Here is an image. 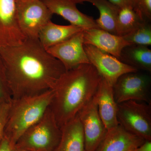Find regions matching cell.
Masks as SVG:
<instances>
[{
  "label": "cell",
  "mask_w": 151,
  "mask_h": 151,
  "mask_svg": "<svg viewBox=\"0 0 151 151\" xmlns=\"http://www.w3.org/2000/svg\"><path fill=\"white\" fill-rule=\"evenodd\" d=\"M14 151H32L25 148H23L18 147H16L15 146V150Z\"/></svg>",
  "instance_id": "cell-28"
},
{
  "label": "cell",
  "mask_w": 151,
  "mask_h": 151,
  "mask_svg": "<svg viewBox=\"0 0 151 151\" xmlns=\"http://www.w3.org/2000/svg\"><path fill=\"white\" fill-rule=\"evenodd\" d=\"M119 60L139 71L151 72V50L148 46L128 45L122 50Z\"/></svg>",
  "instance_id": "cell-18"
},
{
  "label": "cell",
  "mask_w": 151,
  "mask_h": 151,
  "mask_svg": "<svg viewBox=\"0 0 151 151\" xmlns=\"http://www.w3.org/2000/svg\"><path fill=\"white\" fill-rule=\"evenodd\" d=\"M15 146V145L4 135L0 144V151H14Z\"/></svg>",
  "instance_id": "cell-26"
},
{
  "label": "cell",
  "mask_w": 151,
  "mask_h": 151,
  "mask_svg": "<svg viewBox=\"0 0 151 151\" xmlns=\"http://www.w3.org/2000/svg\"><path fill=\"white\" fill-rule=\"evenodd\" d=\"M19 26L27 38L38 39L41 30L51 21L52 13L42 0H16Z\"/></svg>",
  "instance_id": "cell-6"
},
{
  "label": "cell",
  "mask_w": 151,
  "mask_h": 151,
  "mask_svg": "<svg viewBox=\"0 0 151 151\" xmlns=\"http://www.w3.org/2000/svg\"><path fill=\"white\" fill-rule=\"evenodd\" d=\"M102 77L90 63L65 70L53 88L49 109L60 128L94 97Z\"/></svg>",
  "instance_id": "cell-2"
},
{
  "label": "cell",
  "mask_w": 151,
  "mask_h": 151,
  "mask_svg": "<svg viewBox=\"0 0 151 151\" xmlns=\"http://www.w3.org/2000/svg\"><path fill=\"white\" fill-rule=\"evenodd\" d=\"M131 44L149 46L151 45V25L145 22L127 35L123 36Z\"/></svg>",
  "instance_id": "cell-21"
},
{
  "label": "cell",
  "mask_w": 151,
  "mask_h": 151,
  "mask_svg": "<svg viewBox=\"0 0 151 151\" xmlns=\"http://www.w3.org/2000/svg\"><path fill=\"white\" fill-rule=\"evenodd\" d=\"M61 133L48 108L42 118L22 135L15 146L32 151H52L59 142Z\"/></svg>",
  "instance_id": "cell-4"
},
{
  "label": "cell",
  "mask_w": 151,
  "mask_h": 151,
  "mask_svg": "<svg viewBox=\"0 0 151 151\" xmlns=\"http://www.w3.org/2000/svg\"><path fill=\"white\" fill-rule=\"evenodd\" d=\"M46 50L62 63L66 70L90 63L84 50L83 31Z\"/></svg>",
  "instance_id": "cell-10"
},
{
  "label": "cell",
  "mask_w": 151,
  "mask_h": 151,
  "mask_svg": "<svg viewBox=\"0 0 151 151\" xmlns=\"http://www.w3.org/2000/svg\"><path fill=\"white\" fill-rule=\"evenodd\" d=\"M151 77L145 73L129 72L121 76L113 86L117 104L130 101L151 103Z\"/></svg>",
  "instance_id": "cell-7"
},
{
  "label": "cell",
  "mask_w": 151,
  "mask_h": 151,
  "mask_svg": "<svg viewBox=\"0 0 151 151\" xmlns=\"http://www.w3.org/2000/svg\"><path fill=\"white\" fill-rule=\"evenodd\" d=\"M145 141L119 124L107 130L103 140L95 151H132Z\"/></svg>",
  "instance_id": "cell-14"
},
{
  "label": "cell",
  "mask_w": 151,
  "mask_h": 151,
  "mask_svg": "<svg viewBox=\"0 0 151 151\" xmlns=\"http://www.w3.org/2000/svg\"><path fill=\"white\" fill-rule=\"evenodd\" d=\"M78 116L83 129L84 151H95L108 130L100 118L94 97L79 111Z\"/></svg>",
  "instance_id": "cell-9"
},
{
  "label": "cell",
  "mask_w": 151,
  "mask_h": 151,
  "mask_svg": "<svg viewBox=\"0 0 151 151\" xmlns=\"http://www.w3.org/2000/svg\"><path fill=\"white\" fill-rule=\"evenodd\" d=\"M132 151H151V141L145 142Z\"/></svg>",
  "instance_id": "cell-27"
},
{
  "label": "cell",
  "mask_w": 151,
  "mask_h": 151,
  "mask_svg": "<svg viewBox=\"0 0 151 151\" xmlns=\"http://www.w3.org/2000/svg\"><path fill=\"white\" fill-rule=\"evenodd\" d=\"M84 30L73 25H60L51 21L41 30L38 40L45 50L67 40L71 37Z\"/></svg>",
  "instance_id": "cell-17"
},
{
  "label": "cell",
  "mask_w": 151,
  "mask_h": 151,
  "mask_svg": "<svg viewBox=\"0 0 151 151\" xmlns=\"http://www.w3.org/2000/svg\"><path fill=\"white\" fill-rule=\"evenodd\" d=\"M11 101L0 103V144L4 136L5 129L10 108Z\"/></svg>",
  "instance_id": "cell-24"
},
{
  "label": "cell",
  "mask_w": 151,
  "mask_h": 151,
  "mask_svg": "<svg viewBox=\"0 0 151 151\" xmlns=\"http://www.w3.org/2000/svg\"><path fill=\"white\" fill-rule=\"evenodd\" d=\"M94 97L99 115L107 130L119 125L118 104L114 98L113 86L102 78Z\"/></svg>",
  "instance_id": "cell-15"
},
{
  "label": "cell",
  "mask_w": 151,
  "mask_h": 151,
  "mask_svg": "<svg viewBox=\"0 0 151 151\" xmlns=\"http://www.w3.org/2000/svg\"><path fill=\"white\" fill-rule=\"evenodd\" d=\"M84 45H89L120 59L125 47L131 43L120 36L113 34L100 28L83 30Z\"/></svg>",
  "instance_id": "cell-13"
},
{
  "label": "cell",
  "mask_w": 151,
  "mask_h": 151,
  "mask_svg": "<svg viewBox=\"0 0 151 151\" xmlns=\"http://www.w3.org/2000/svg\"><path fill=\"white\" fill-rule=\"evenodd\" d=\"M26 38L19 26L16 0H0V47L18 45Z\"/></svg>",
  "instance_id": "cell-11"
},
{
  "label": "cell",
  "mask_w": 151,
  "mask_h": 151,
  "mask_svg": "<svg viewBox=\"0 0 151 151\" xmlns=\"http://www.w3.org/2000/svg\"><path fill=\"white\" fill-rule=\"evenodd\" d=\"M117 119L128 132L151 141V103L130 100L118 104Z\"/></svg>",
  "instance_id": "cell-5"
},
{
  "label": "cell",
  "mask_w": 151,
  "mask_h": 151,
  "mask_svg": "<svg viewBox=\"0 0 151 151\" xmlns=\"http://www.w3.org/2000/svg\"><path fill=\"white\" fill-rule=\"evenodd\" d=\"M61 129L60 140L52 151H84V134L78 114Z\"/></svg>",
  "instance_id": "cell-16"
},
{
  "label": "cell",
  "mask_w": 151,
  "mask_h": 151,
  "mask_svg": "<svg viewBox=\"0 0 151 151\" xmlns=\"http://www.w3.org/2000/svg\"><path fill=\"white\" fill-rule=\"evenodd\" d=\"M84 49L90 64L102 78L112 86L123 74L139 71L115 56L92 45L84 44Z\"/></svg>",
  "instance_id": "cell-8"
},
{
  "label": "cell",
  "mask_w": 151,
  "mask_h": 151,
  "mask_svg": "<svg viewBox=\"0 0 151 151\" xmlns=\"http://www.w3.org/2000/svg\"><path fill=\"white\" fill-rule=\"evenodd\" d=\"M12 94L6 75L5 68L0 56V103L11 102Z\"/></svg>",
  "instance_id": "cell-22"
},
{
  "label": "cell",
  "mask_w": 151,
  "mask_h": 151,
  "mask_svg": "<svg viewBox=\"0 0 151 151\" xmlns=\"http://www.w3.org/2000/svg\"><path fill=\"white\" fill-rule=\"evenodd\" d=\"M81 4L87 2L97 8L99 17L95 20L97 26L108 32L116 35V24L119 8L107 0H79Z\"/></svg>",
  "instance_id": "cell-19"
},
{
  "label": "cell",
  "mask_w": 151,
  "mask_h": 151,
  "mask_svg": "<svg viewBox=\"0 0 151 151\" xmlns=\"http://www.w3.org/2000/svg\"><path fill=\"white\" fill-rule=\"evenodd\" d=\"M119 8L132 7L135 8L137 0H107Z\"/></svg>",
  "instance_id": "cell-25"
},
{
  "label": "cell",
  "mask_w": 151,
  "mask_h": 151,
  "mask_svg": "<svg viewBox=\"0 0 151 151\" xmlns=\"http://www.w3.org/2000/svg\"><path fill=\"white\" fill-rule=\"evenodd\" d=\"M52 14L62 17L70 24L84 30L99 28L95 20L92 17L80 12L77 4H81L79 0H42Z\"/></svg>",
  "instance_id": "cell-12"
},
{
  "label": "cell",
  "mask_w": 151,
  "mask_h": 151,
  "mask_svg": "<svg viewBox=\"0 0 151 151\" xmlns=\"http://www.w3.org/2000/svg\"><path fill=\"white\" fill-rule=\"evenodd\" d=\"M145 22L147 21L134 8H119L116 20V35L122 37L127 35Z\"/></svg>",
  "instance_id": "cell-20"
},
{
  "label": "cell",
  "mask_w": 151,
  "mask_h": 151,
  "mask_svg": "<svg viewBox=\"0 0 151 151\" xmlns=\"http://www.w3.org/2000/svg\"><path fill=\"white\" fill-rule=\"evenodd\" d=\"M52 90L12 100L6 124V137L15 145L22 135L38 122L49 108Z\"/></svg>",
  "instance_id": "cell-3"
},
{
  "label": "cell",
  "mask_w": 151,
  "mask_h": 151,
  "mask_svg": "<svg viewBox=\"0 0 151 151\" xmlns=\"http://www.w3.org/2000/svg\"><path fill=\"white\" fill-rule=\"evenodd\" d=\"M145 20H151V0H137L134 9Z\"/></svg>",
  "instance_id": "cell-23"
},
{
  "label": "cell",
  "mask_w": 151,
  "mask_h": 151,
  "mask_svg": "<svg viewBox=\"0 0 151 151\" xmlns=\"http://www.w3.org/2000/svg\"><path fill=\"white\" fill-rule=\"evenodd\" d=\"M12 100L35 96L51 90L65 69L49 54L38 39L0 47Z\"/></svg>",
  "instance_id": "cell-1"
}]
</instances>
